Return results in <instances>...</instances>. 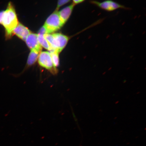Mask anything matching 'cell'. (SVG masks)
<instances>
[{"mask_svg":"<svg viewBox=\"0 0 146 146\" xmlns=\"http://www.w3.org/2000/svg\"><path fill=\"white\" fill-rule=\"evenodd\" d=\"M18 23L15 9L12 3H9L6 10L0 11V25L4 27L6 38L11 36Z\"/></svg>","mask_w":146,"mask_h":146,"instance_id":"1","label":"cell"},{"mask_svg":"<svg viewBox=\"0 0 146 146\" xmlns=\"http://www.w3.org/2000/svg\"><path fill=\"white\" fill-rule=\"evenodd\" d=\"M64 25L60 20L59 12L56 11L47 18L44 26L48 34L59 30Z\"/></svg>","mask_w":146,"mask_h":146,"instance_id":"2","label":"cell"},{"mask_svg":"<svg viewBox=\"0 0 146 146\" xmlns=\"http://www.w3.org/2000/svg\"><path fill=\"white\" fill-rule=\"evenodd\" d=\"M90 3L102 10L108 12H112L118 9H127L124 5L112 0H106L103 2L91 1Z\"/></svg>","mask_w":146,"mask_h":146,"instance_id":"3","label":"cell"},{"mask_svg":"<svg viewBox=\"0 0 146 146\" xmlns=\"http://www.w3.org/2000/svg\"><path fill=\"white\" fill-rule=\"evenodd\" d=\"M38 63L42 67L54 72L56 71L53 63L50 53L47 52H40L38 58Z\"/></svg>","mask_w":146,"mask_h":146,"instance_id":"4","label":"cell"},{"mask_svg":"<svg viewBox=\"0 0 146 146\" xmlns=\"http://www.w3.org/2000/svg\"><path fill=\"white\" fill-rule=\"evenodd\" d=\"M52 35L54 37V49L60 53L67 45L69 38L60 33L53 34Z\"/></svg>","mask_w":146,"mask_h":146,"instance_id":"5","label":"cell"},{"mask_svg":"<svg viewBox=\"0 0 146 146\" xmlns=\"http://www.w3.org/2000/svg\"><path fill=\"white\" fill-rule=\"evenodd\" d=\"M25 41L27 46L31 49V50H35L41 52L42 47L38 41L37 34L31 33L27 36Z\"/></svg>","mask_w":146,"mask_h":146,"instance_id":"6","label":"cell"},{"mask_svg":"<svg viewBox=\"0 0 146 146\" xmlns=\"http://www.w3.org/2000/svg\"><path fill=\"white\" fill-rule=\"evenodd\" d=\"M31 33L30 31L28 28L22 24L19 23L14 29L12 34L15 35L20 39L25 41L27 36Z\"/></svg>","mask_w":146,"mask_h":146,"instance_id":"7","label":"cell"},{"mask_svg":"<svg viewBox=\"0 0 146 146\" xmlns=\"http://www.w3.org/2000/svg\"><path fill=\"white\" fill-rule=\"evenodd\" d=\"M75 5L72 3L59 12L60 20L64 25L70 17Z\"/></svg>","mask_w":146,"mask_h":146,"instance_id":"8","label":"cell"},{"mask_svg":"<svg viewBox=\"0 0 146 146\" xmlns=\"http://www.w3.org/2000/svg\"><path fill=\"white\" fill-rule=\"evenodd\" d=\"M40 52L35 50H31L27 59V65L31 66L33 65L38 59Z\"/></svg>","mask_w":146,"mask_h":146,"instance_id":"9","label":"cell"},{"mask_svg":"<svg viewBox=\"0 0 146 146\" xmlns=\"http://www.w3.org/2000/svg\"><path fill=\"white\" fill-rule=\"evenodd\" d=\"M38 39L40 44L41 46L46 50H48L50 52L54 51L50 46L48 41L46 39L44 35L38 34Z\"/></svg>","mask_w":146,"mask_h":146,"instance_id":"10","label":"cell"},{"mask_svg":"<svg viewBox=\"0 0 146 146\" xmlns=\"http://www.w3.org/2000/svg\"><path fill=\"white\" fill-rule=\"evenodd\" d=\"M50 54L54 66L56 68L59 65V52L57 51L54 50L49 52Z\"/></svg>","mask_w":146,"mask_h":146,"instance_id":"11","label":"cell"},{"mask_svg":"<svg viewBox=\"0 0 146 146\" xmlns=\"http://www.w3.org/2000/svg\"><path fill=\"white\" fill-rule=\"evenodd\" d=\"M70 0H58L57 9L62 6L66 4L70 1Z\"/></svg>","mask_w":146,"mask_h":146,"instance_id":"12","label":"cell"},{"mask_svg":"<svg viewBox=\"0 0 146 146\" xmlns=\"http://www.w3.org/2000/svg\"><path fill=\"white\" fill-rule=\"evenodd\" d=\"M48 34L47 32L46 28L44 25L40 29L39 32H38V34L40 35H44L45 34Z\"/></svg>","mask_w":146,"mask_h":146,"instance_id":"13","label":"cell"},{"mask_svg":"<svg viewBox=\"0 0 146 146\" xmlns=\"http://www.w3.org/2000/svg\"><path fill=\"white\" fill-rule=\"evenodd\" d=\"M73 3L75 5L80 4L83 3L85 0H72Z\"/></svg>","mask_w":146,"mask_h":146,"instance_id":"14","label":"cell"}]
</instances>
